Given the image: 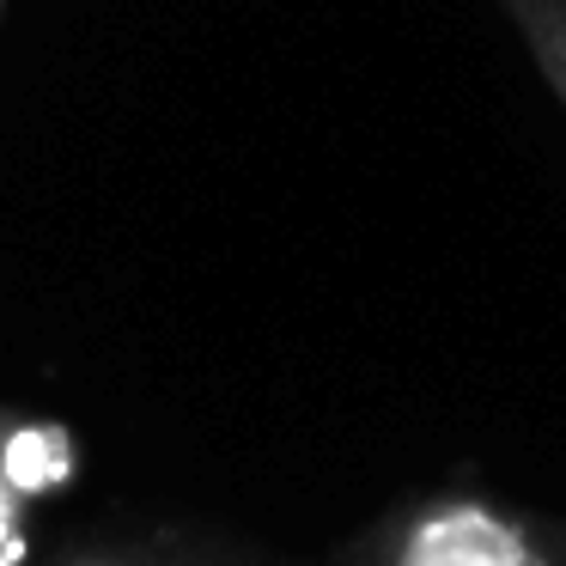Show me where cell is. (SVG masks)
I'll use <instances>...</instances> for the list:
<instances>
[{"label":"cell","mask_w":566,"mask_h":566,"mask_svg":"<svg viewBox=\"0 0 566 566\" xmlns=\"http://www.w3.org/2000/svg\"><path fill=\"white\" fill-rule=\"evenodd\" d=\"M390 566H554V554L536 542L524 517L475 493H444L396 530Z\"/></svg>","instance_id":"obj_1"},{"label":"cell","mask_w":566,"mask_h":566,"mask_svg":"<svg viewBox=\"0 0 566 566\" xmlns=\"http://www.w3.org/2000/svg\"><path fill=\"white\" fill-rule=\"evenodd\" d=\"M74 463H80L74 439H67L62 427H50V420H19V427L0 432V481H7L19 500L67 488Z\"/></svg>","instance_id":"obj_2"},{"label":"cell","mask_w":566,"mask_h":566,"mask_svg":"<svg viewBox=\"0 0 566 566\" xmlns=\"http://www.w3.org/2000/svg\"><path fill=\"white\" fill-rule=\"evenodd\" d=\"M500 7L512 13V25L524 31V43L536 50L548 86L560 92V104H566V0H500Z\"/></svg>","instance_id":"obj_3"},{"label":"cell","mask_w":566,"mask_h":566,"mask_svg":"<svg viewBox=\"0 0 566 566\" xmlns=\"http://www.w3.org/2000/svg\"><path fill=\"white\" fill-rule=\"evenodd\" d=\"M25 554V530H19V493L0 481V566H19Z\"/></svg>","instance_id":"obj_4"},{"label":"cell","mask_w":566,"mask_h":566,"mask_svg":"<svg viewBox=\"0 0 566 566\" xmlns=\"http://www.w3.org/2000/svg\"><path fill=\"white\" fill-rule=\"evenodd\" d=\"M67 566H116V560H67Z\"/></svg>","instance_id":"obj_5"}]
</instances>
